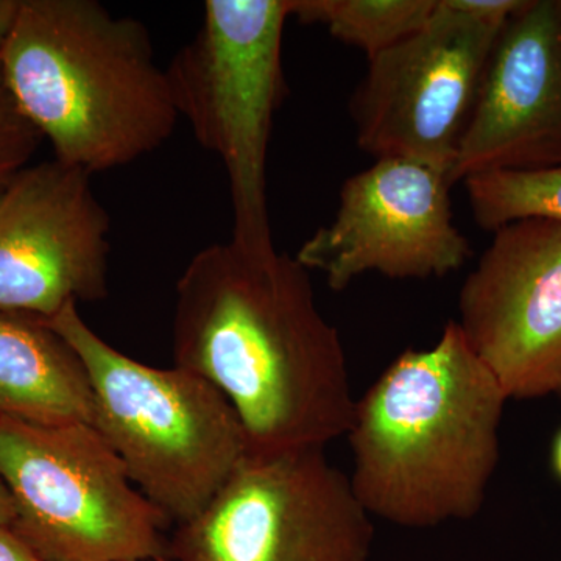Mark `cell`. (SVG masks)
<instances>
[{
  "instance_id": "6da1fadb",
  "label": "cell",
  "mask_w": 561,
  "mask_h": 561,
  "mask_svg": "<svg viewBox=\"0 0 561 561\" xmlns=\"http://www.w3.org/2000/svg\"><path fill=\"white\" fill-rule=\"evenodd\" d=\"M175 291L173 365L230 401L249 454L324 448L346 435L356 400L341 334L295 256L210 243Z\"/></svg>"
},
{
  "instance_id": "7a4b0ae2",
  "label": "cell",
  "mask_w": 561,
  "mask_h": 561,
  "mask_svg": "<svg viewBox=\"0 0 561 561\" xmlns=\"http://www.w3.org/2000/svg\"><path fill=\"white\" fill-rule=\"evenodd\" d=\"M507 400L456 321L432 348L400 354L356 400L346 432L365 511L415 529L478 515Z\"/></svg>"
},
{
  "instance_id": "3957f363",
  "label": "cell",
  "mask_w": 561,
  "mask_h": 561,
  "mask_svg": "<svg viewBox=\"0 0 561 561\" xmlns=\"http://www.w3.org/2000/svg\"><path fill=\"white\" fill-rule=\"evenodd\" d=\"M2 87L55 160L91 176L160 149L181 121L147 28L94 0H21Z\"/></svg>"
},
{
  "instance_id": "277c9868",
  "label": "cell",
  "mask_w": 561,
  "mask_h": 561,
  "mask_svg": "<svg viewBox=\"0 0 561 561\" xmlns=\"http://www.w3.org/2000/svg\"><path fill=\"white\" fill-rule=\"evenodd\" d=\"M44 323L83 362L92 426L140 493L175 526L201 515L249 456L230 401L195 373L150 367L121 353L91 330L76 302Z\"/></svg>"
},
{
  "instance_id": "5b68a950",
  "label": "cell",
  "mask_w": 561,
  "mask_h": 561,
  "mask_svg": "<svg viewBox=\"0 0 561 561\" xmlns=\"http://www.w3.org/2000/svg\"><path fill=\"white\" fill-rule=\"evenodd\" d=\"M287 18L290 0H208L201 28L165 68L181 119L224 162L231 242L253 254L276 251L265 171L273 117L286 92Z\"/></svg>"
},
{
  "instance_id": "8992f818",
  "label": "cell",
  "mask_w": 561,
  "mask_h": 561,
  "mask_svg": "<svg viewBox=\"0 0 561 561\" xmlns=\"http://www.w3.org/2000/svg\"><path fill=\"white\" fill-rule=\"evenodd\" d=\"M0 481L14 505L10 529L43 561H147L168 553L171 522L90 423L0 419Z\"/></svg>"
},
{
  "instance_id": "52a82bcc",
  "label": "cell",
  "mask_w": 561,
  "mask_h": 561,
  "mask_svg": "<svg viewBox=\"0 0 561 561\" xmlns=\"http://www.w3.org/2000/svg\"><path fill=\"white\" fill-rule=\"evenodd\" d=\"M371 515L324 448L249 454L201 515L180 524L176 561H370Z\"/></svg>"
},
{
  "instance_id": "ba28073f",
  "label": "cell",
  "mask_w": 561,
  "mask_h": 561,
  "mask_svg": "<svg viewBox=\"0 0 561 561\" xmlns=\"http://www.w3.org/2000/svg\"><path fill=\"white\" fill-rule=\"evenodd\" d=\"M504 27L438 0L421 31L368 60L351 101L360 149L449 175Z\"/></svg>"
},
{
  "instance_id": "9c48e42d",
  "label": "cell",
  "mask_w": 561,
  "mask_h": 561,
  "mask_svg": "<svg viewBox=\"0 0 561 561\" xmlns=\"http://www.w3.org/2000/svg\"><path fill=\"white\" fill-rule=\"evenodd\" d=\"M448 172L405 158L376 160L342 186L339 208L295 260L345 290L365 273L391 279L442 278L471 257L454 225Z\"/></svg>"
},
{
  "instance_id": "30bf717a",
  "label": "cell",
  "mask_w": 561,
  "mask_h": 561,
  "mask_svg": "<svg viewBox=\"0 0 561 561\" xmlns=\"http://www.w3.org/2000/svg\"><path fill=\"white\" fill-rule=\"evenodd\" d=\"M111 219L90 173L58 160L0 191V312L41 321L108 295Z\"/></svg>"
},
{
  "instance_id": "8fae6325",
  "label": "cell",
  "mask_w": 561,
  "mask_h": 561,
  "mask_svg": "<svg viewBox=\"0 0 561 561\" xmlns=\"http://www.w3.org/2000/svg\"><path fill=\"white\" fill-rule=\"evenodd\" d=\"M457 327L508 400L561 383V224L512 221L493 231L459 294Z\"/></svg>"
},
{
  "instance_id": "7c38bea8",
  "label": "cell",
  "mask_w": 561,
  "mask_h": 561,
  "mask_svg": "<svg viewBox=\"0 0 561 561\" xmlns=\"http://www.w3.org/2000/svg\"><path fill=\"white\" fill-rule=\"evenodd\" d=\"M561 162V0H526L491 51L453 184Z\"/></svg>"
},
{
  "instance_id": "4fadbf2b",
  "label": "cell",
  "mask_w": 561,
  "mask_h": 561,
  "mask_svg": "<svg viewBox=\"0 0 561 561\" xmlns=\"http://www.w3.org/2000/svg\"><path fill=\"white\" fill-rule=\"evenodd\" d=\"M0 419L43 426L94 421L83 362L44 321L0 312Z\"/></svg>"
},
{
  "instance_id": "5bb4252c",
  "label": "cell",
  "mask_w": 561,
  "mask_h": 561,
  "mask_svg": "<svg viewBox=\"0 0 561 561\" xmlns=\"http://www.w3.org/2000/svg\"><path fill=\"white\" fill-rule=\"evenodd\" d=\"M438 0H290V18L321 24L368 60L421 31Z\"/></svg>"
},
{
  "instance_id": "9a60e30c",
  "label": "cell",
  "mask_w": 561,
  "mask_h": 561,
  "mask_svg": "<svg viewBox=\"0 0 561 561\" xmlns=\"http://www.w3.org/2000/svg\"><path fill=\"white\" fill-rule=\"evenodd\" d=\"M472 217L493 232L523 219L561 224V162L530 171L481 173L465 180Z\"/></svg>"
},
{
  "instance_id": "2e32d148",
  "label": "cell",
  "mask_w": 561,
  "mask_h": 561,
  "mask_svg": "<svg viewBox=\"0 0 561 561\" xmlns=\"http://www.w3.org/2000/svg\"><path fill=\"white\" fill-rule=\"evenodd\" d=\"M41 140L39 133L22 116L10 95L0 87V191L22 169L31 165Z\"/></svg>"
},
{
  "instance_id": "e0dca14e",
  "label": "cell",
  "mask_w": 561,
  "mask_h": 561,
  "mask_svg": "<svg viewBox=\"0 0 561 561\" xmlns=\"http://www.w3.org/2000/svg\"><path fill=\"white\" fill-rule=\"evenodd\" d=\"M446 3L468 16L490 24L505 25L526 0H446Z\"/></svg>"
},
{
  "instance_id": "ac0fdd59",
  "label": "cell",
  "mask_w": 561,
  "mask_h": 561,
  "mask_svg": "<svg viewBox=\"0 0 561 561\" xmlns=\"http://www.w3.org/2000/svg\"><path fill=\"white\" fill-rule=\"evenodd\" d=\"M0 561H43L10 527L0 526Z\"/></svg>"
},
{
  "instance_id": "d6986e66",
  "label": "cell",
  "mask_w": 561,
  "mask_h": 561,
  "mask_svg": "<svg viewBox=\"0 0 561 561\" xmlns=\"http://www.w3.org/2000/svg\"><path fill=\"white\" fill-rule=\"evenodd\" d=\"M21 0H0V87H2V54Z\"/></svg>"
},
{
  "instance_id": "ffe728a7",
  "label": "cell",
  "mask_w": 561,
  "mask_h": 561,
  "mask_svg": "<svg viewBox=\"0 0 561 561\" xmlns=\"http://www.w3.org/2000/svg\"><path fill=\"white\" fill-rule=\"evenodd\" d=\"M14 522V505L7 486L0 481V526L11 527Z\"/></svg>"
},
{
  "instance_id": "44dd1931",
  "label": "cell",
  "mask_w": 561,
  "mask_h": 561,
  "mask_svg": "<svg viewBox=\"0 0 561 561\" xmlns=\"http://www.w3.org/2000/svg\"><path fill=\"white\" fill-rule=\"evenodd\" d=\"M551 456L553 472L561 481V431L553 438Z\"/></svg>"
},
{
  "instance_id": "7402d4cb",
  "label": "cell",
  "mask_w": 561,
  "mask_h": 561,
  "mask_svg": "<svg viewBox=\"0 0 561 561\" xmlns=\"http://www.w3.org/2000/svg\"><path fill=\"white\" fill-rule=\"evenodd\" d=\"M147 561H176V560L171 559V557H160V559L147 560Z\"/></svg>"
},
{
  "instance_id": "603a6c76",
  "label": "cell",
  "mask_w": 561,
  "mask_h": 561,
  "mask_svg": "<svg viewBox=\"0 0 561 561\" xmlns=\"http://www.w3.org/2000/svg\"><path fill=\"white\" fill-rule=\"evenodd\" d=\"M557 394H560V397H561V383H560L559 390H557Z\"/></svg>"
}]
</instances>
